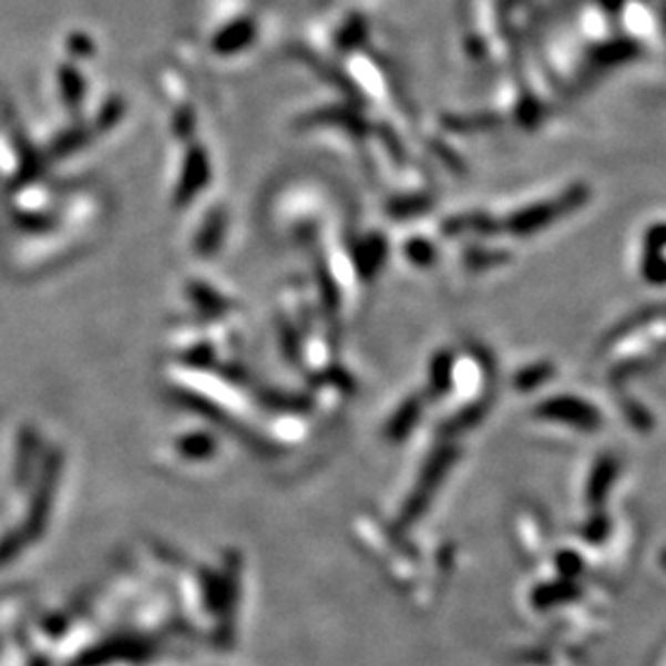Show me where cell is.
<instances>
[{
  "mask_svg": "<svg viewBox=\"0 0 666 666\" xmlns=\"http://www.w3.org/2000/svg\"><path fill=\"white\" fill-rule=\"evenodd\" d=\"M254 38H256V24L252 20H236L234 24L225 27L222 33L215 38L213 48L219 54H232V52H238L252 44Z\"/></svg>",
  "mask_w": 666,
  "mask_h": 666,
  "instance_id": "1",
  "label": "cell"
},
{
  "mask_svg": "<svg viewBox=\"0 0 666 666\" xmlns=\"http://www.w3.org/2000/svg\"><path fill=\"white\" fill-rule=\"evenodd\" d=\"M363 35H366V24H363V20L356 18V20L349 22L347 29L340 33V45H342L345 50L356 48V45L363 40Z\"/></svg>",
  "mask_w": 666,
  "mask_h": 666,
  "instance_id": "2",
  "label": "cell"
},
{
  "mask_svg": "<svg viewBox=\"0 0 666 666\" xmlns=\"http://www.w3.org/2000/svg\"><path fill=\"white\" fill-rule=\"evenodd\" d=\"M61 81H63V88H65V93H68V95H74V98L81 95V79L76 76L74 70L63 68V70H61Z\"/></svg>",
  "mask_w": 666,
  "mask_h": 666,
  "instance_id": "3",
  "label": "cell"
}]
</instances>
